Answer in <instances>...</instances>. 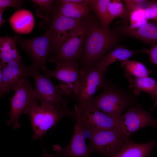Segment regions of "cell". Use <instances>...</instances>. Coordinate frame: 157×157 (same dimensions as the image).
Wrapping results in <instances>:
<instances>
[{"label": "cell", "instance_id": "1", "mask_svg": "<svg viewBox=\"0 0 157 157\" xmlns=\"http://www.w3.org/2000/svg\"><path fill=\"white\" fill-rule=\"evenodd\" d=\"M118 30L104 29L94 20L88 21L83 49L80 60L83 68L94 66L113 48L120 39Z\"/></svg>", "mask_w": 157, "mask_h": 157}, {"label": "cell", "instance_id": "2", "mask_svg": "<svg viewBox=\"0 0 157 157\" xmlns=\"http://www.w3.org/2000/svg\"><path fill=\"white\" fill-rule=\"evenodd\" d=\"M31 76L33 78L35 86L34 91L41 105L54 108L64 111L68 117L75 120L77 117L76 112L70 110L68 107V99L65 96H69L58 85H55L51 82V77L40 73L38 70L32 65L29 66Z\"/></svg>", "mask_w": 157, "mask_h": 157}, {"label": "cell", "instance_id": "3", "mask_svg": "<svg viewBox=\"0 0 157 157\" xmlns=\"http://www.w3.org/2000/svg\"><path fill=\"white\" fill-rule=\"evenodd\" d=\"M103 91L94 97L91 103L100 110L118 121L123 111L137 100L135 95L105 80Z\"/></svg>", "mask_w": 157, "mask_h": 157}, {"label": "cell", "instance_id": "4", "mask_svg": "<svg viewBox=\"0 0 157 157\" xmlns=\"http://www.w3.org/2000/svg\"><path fill=\"white\" fill-rule=\"evenodd\" d=\"M81 72L80 83L72 97L77 102L75 110L78 112L91 103L95 94L106 80L104 77L106 72L101 70L97 65L83 68Z\"/></svg>", "mask_w": 157, "mask_h": 157}, {"label": "cell", "instance_id": "5", "mask_svg": "<svg viewBox=\"0 0 157 157\" xmlns=\"http://www.w3.org/2000/svg\"><path fill=\"white\" fill-rule=\"evenodd\" d=\"M13 37L31 58L32 65L38 70L46 72L47 69L46 61L50 56L51 45V28L42 35L32 39H22L21 34H18Z\"/></svg>", "mask_w": 157, "mask_h": 157}, {"label": "cell", "instance_id": "6", "mask_svg": "<svg viewBox=\"0 0 157 157\" xmlns=\"http://www.w3.org/2000/svg\"><path fill=\"white\" fill-rule=\"evenodd\" d=\"M10 99L11 109L8 125H13L15 129L20 127L19 120L21 115L28 114L33 107L39 105L31 83L25 79L14 91Z\"/></svg>", "mask_w": 157, "mask_h": 157}, {"label": "cell", "instance_id": "7", "mask_svg": "<svg viewBox=\"0 0 157 157\" xmlns=\"http://www.w3.org/2000/svg\"><path fill=\"white\" fill-rule=\"evenodd\" d=\"M129 139L120 129L101 131L92 133L88 147L90 153L112 157Z\"/></svg>", "mask_w": 157, "mask_h": 157}, {"label": "cell", "instance_id": "8", "mask_svg": "<svg viewBox=\"0 0 157 157\" xmlns=\"http://www.w3.org/2000/svg\"><path fill=\"white\" fill-rule=\"evenodd\" d=\"M87 22L82 19H75L64 16L59 13L58 8H55L49 27L51 29V45L49 56L56 55L74 30Z\"/></svg>", "mask_w": 157, "mask_h": 157}, {"label": "cell", "instance_id": "9", "mask_svg": "<svg viewBox=\"0 0 157 157\" xmlns=\"http://www.w3.org/2000/svg\"><path fill=\"white\" fill-rule=\"evenodd\" d=\"M88 21L76 28L63 44L56 54L49 58V62H77L81 57Z\"/></svg>", "mask_w": 157, "mask_h": 157}, {"label": "cell", "instance_id": "10", "mask_svg": "<svg viewBox=\"0 0 157 157\" xmlns=\"http://www.w3.org/2000/svg\"><path fill=\"white\" fill-rule=\"evenodd\" d=\"M29 116L33 134L34 139L41 138L50 128L65 116L68 117L65 112L54 108L39 105L30 110Z\"/></svg>", "mask_w": 157, "mask_h": 157}, {"label": "cell", "instance_id": "11", "mask_svg": "<svg viewBox=\"0 0 157 157\" xmlns=\"http://www.w3.org/2000/svg\"><path fill=\"white\" fill-rule=\"evenodd\" d=\"M55 70L47 69L46 74L58 80L60 84L58 87L69 96L72 97L79 86L81 76L77 62H67L57 63Z\"/></svg>", "mask_w": 157, "mask_h": 157}, {"label": "cell", "instance_id": "12", "mask_svg": "<svg viewBox=\"0 0 157 157\" xmlns=\"http://www.w3.org/2000/svg\"><path fill=\"white\" fill-rule=\"evenodd\" d=\"M80 119L84 131L91 133L107 130L120 129L118 121L104 113L90 103L81 111Z\"/></svg>", "mask_w": 157, "mask_h": 157}, {"label": "cell", "instance_id": "13", "mask_svg": "<svg viewBox=\"0 0 157 157\" xmlns=\"http://www.w3.org/2000/svg\"><path fill=\"white\" fill-rule=\"evenodd\" d=\"M118 122L120 130L128 138L143 128L148 126H157V119H154L140 104L135 107H131L121 116Z\"/></svg>", "mask_w": 157, "mask_h": 157}, {"label": "cell", "instance_id": "14", "mask_svg": "<svg viewBox=\"0 0 157 157\" xmlns=\"http://www.w3.org/2000/svg\"><path fill=\"white\" fill-rule=\"evenodd\" d=\"M1 70L3 78H0L1 97L4 94L15 91L28 76H31L30 68L24 64L22 57L10 62Z\"/></svg>", "mask_w": 157, "mask_h": 157}, {"label": "cell", "instance_id": "15", "mask_svg": "<svg viewBox=\"0 0 157 157\" xmlns=\"http://www.w3.org/2000/svg\"><path fill=\"white\" fill-rule=\"evenodd\" d=\"M77 113L78 117L69 143L64 147L58 144L54 145L53 146V149L57 154L63 157H93L91 155L89 147L85 142L80 113Z\"/></svg>", "mask_w": 157, "mask_h": 157}, {"label": "cell", "instance_id": "16", "mask_svg": "<svg viewBox=\"0 0 157 157\" xmlns=\"http://www.w3.org/2000/svg\"><path fill=\"white\" fill-rule=\"evenodd\" d=\"M58 9L65 16L75 19H82L88 15L89 11L88 0L58 1Z\"/></svg>", "mask_w": 157, "mask_h": 157}, {"label": "cell", "instance_id": "17", "mask_svg": "<svg viewBox=\"0 0 157 157\" xmlns=\"http://www.w3.org/2000/svg\"><path fill=\"white\" fill-rule=\"evenodd\" d=\"M149 51V49H146L133 51L123 47H115L106 55L97 65L101 70L106 72L108 67L112 63L118 61L127 60L137 53H143L148 54Z\"/></svg>", "mask_w": 157, "mask_h": 157}, {"label": "cell", "instance_id": "18", "mask_svg": "<svg viewBox=\"0 0 157 157\" xmlns=\"http://www.w3.org/2000/svg\"><path fill=\"white\" fill-rule=\"evenodd\" d=\"M9 22L14 31L20 34L30 33L35 23L32 13L24 9L19 10L15 12L10 17Z\"/></svg>", "mask_w": 157, "mask_h": 157}, {"label": "cell", "instance_id": "19", "mask_svg": "<svg viewBox=\"0 0 157 157\" xmlns=\"http://www.w3.org/2000/svg\"><path fill=\"white\" fill-rule=\"evenodd\" d=\"M155 145L154 141L138 143L129 139L112 157H148Z\"/></svg>", "mask_w": 157, "mask_h": 157}, {"label": "cell", "instance_id": "20", "mask_svg": "<svg viewBox=\"0 0 157 157\" xmlns=\"http://www.w3.org/2000/svg\"><path fill=\"white\" fill-rule=\"evenodd\" d=\"M121 34L138 39L146 44L157 43V22L149 21L140 28L133 31L119 29Z\"/></svg>", "mask_w": 157, "mask_h": 157}, {"label": "cell", "instance_id": "21", "mask_svg": "<svg viewBox=\"0 0 157 157\" xmlns=\"http://www.w3.org/2000/svg\"><path fill=\"white\" fill-rule=\"evenodd\" d=\"M13 37L5 36L0 38V69L10 62L21 57Z\"/></svg>", "mask_w": 157, "mask_h": 157}, {"label": "cell", "instance_id": "22", "mask_svg": "<svg viewBox=\"0 0 157 157\" xmlns=\"http://www.w3.org/2000/svg\"><path fill=\"white\" fill-rule=\"evenodd\" d=\"M130 88L135 95H138L142 91L150 94L152 99L157 95V82L154 78L148 76L133 77L129 78Z\"/></svg>", "mask_w": 157, "mask_h": 157}, {"label": "cell", "instance_id": "23", "mask_svg": "<svg viewBox=\"0 0 157 157\" xmlns=\"http://www.w3.org/2000/svg\"><path fill=\"white\" fill-rule=\"evenodd\" d=\"M110 0H89V7L94 11L100 22L101 27L104 29L109 28L110 22L108 10V4Z\"/></svg>", "mask_w": 157, "mask_h": 157}, {"label": "cell", "instance_id": "24", "mask_svg": "<svg viewBox=\"0 0 157 157\" xmlns=\"http://www.w3.org/2000/svg\"><path fill=\"white\" fill-rule=\"evenodd\" d=\"M121 66L124 70L126 77H140L147 76L151 73L142 63L129 59L121 61Z\"/></svg>", "mask_w": 157, "mask_h": 157}, {"label": "cell", "instance_id": "25", "mask_svg": "<svg viewBox=\"0 0 157 157\" xmlns=\"http://www.w3.org/2000/svg\"><path fill=\"white\" fill-rule=\"evenodd\" d=\"M123 2L120 0H110L108 6V14L110 23L115 18L119 17L124 24V27H127L129 16Z\"/></svg>", "mask_w": 157, "mask_h": 157}, {"label": "cell", "instance_id": "26", "mask_svg": "<svg viewBox=\"0 0 157 157\" xmlns=\"http://www.w3.org/2000/svg\"><path fill=\"white\" fill-rule=\"evenodd\" d=\"M36 8V15L50 22L52 19L55 8L54 1L52 0H32Z\"/></svg>", "mask_w": 157, "mask_h": 157}, {"label": "cell", "instance_id": "27", "mask_svg": "<svg viewBox=\"0 0 157 157\" xmlns=\"http://www.w3.org/2000/svg\"><path fill=\"white\" fill-rule=\"evenodd\" d=\"M146 7L141 6L134 9L129 17L130 24L127 27L122 28L128 31H133L138 29L148 22L145 14Z\"/></svg>", "mask_w": 157, "mask_h": 157}, {"label": "cell", "instance_id": "28", "mask_svg": "<svg viewBox=\"0 0 157 157\" xmlns=\"http://www.w3.org/2000/svg\"><path fill=\"white\" fill-rule=\"evenodd\" d=\"M125 8L130 17L131 13L136 8L141 6H145L150 2V0H124Z\"/></svg>", "mask_w": 157, "mask_h": 157}, {"label": "cell", "instance_id": "29", "mask_svg": "<svg viewBox=\"0 0 157 157\" xmlns=\"http://www.w3.org/2000/svg\"><path fill=\"white\" fill-rule=\"evenodd\" d=\"M145 14L148 20L157 22V1H150L145 8Z\"/></svg>", "mask_w": 157, "mask_h": 157}, {"label": "cell", "instance_id": "30", "mask_svg": "<svg viewBox=\"0 0 157 157\" xmlns=\"http://www.w3.org/2000/svg\"><path fill=\"white\" fill-rule=\"evenodd\" d=\"M24 2L22 0H0V10H4L8 7H10L19 10Z\"/></svg>", "mask_w": 157, "mask_h": 157}, {"label": "cell", "instance_id": "31", "mask_svg": "<svg viewBox=\"0 0 157 157\" xmlns=\"http://www.w3.org/2000/svg\"><path fill=\"white\" fill-rule=\"evenodd\" d=\"M148 54L151 63L157 66V43L151 44V48L149 49Z\"/></svg>", "mask_w": 157, "mask_h": 157}, {"label": "cell", "instance_id": "32", "mask_svg": "<svg viewBox=\"0 0 157 157\" xmlns=\"http://www.w3.org/2000/svg\"><path fill=\"white\" fill-rule=\"evenodd\" d=\"M41 157H63L60 155H54L48 152L44 148H43Z\"/></svg>", "mask_w": 157, "mask_h": 157}, {"label": "cell", "instance_id": "33", "mask_svg": "<svg viewBox=\"0 0 157 157\" xmlns=\"http://www.w3.org/2000/svg\"><path fill=\"white\" fill-rule=\"evenodd\" d=\"M3 10H0V26L4 23L6 22V21L2 17V15L4 11Z\"/></svg>", "mask_w": 157, "mask_h": 157}, {"label": "cell", "instance_id": "34", "mask_svg": "<svg viewBox=\"0 0 157 157\" xmlns=\"http://www.w3.org/2000/svg\"><path fill=\"white\" fill-rule=\"evenodd\" d=\"M155 102L154 105L153 107L151 109V110L153 109L155 107L157 106V95L156 98H155Z\"/></svg>", "mask_w": 157, "mask_h": 157}]
</instances>
